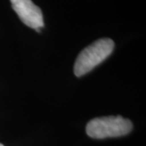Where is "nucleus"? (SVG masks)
I'll list each match as a JSON object with an SVG mask.
<instances>
[{
    "instance_id": "1",
    "label": "nucleus",
    "mask_w": 146,
    "mask_h": 146,
    "mask_svg": "<svg viewBox=\"0 0 146 146\" xmlns=\"http://www.w3.org/2000/svg\"><path fill=\"white\" fill-rule=\"evenodd\" d=\"M114 47L115 43L111 39L101 38L84 48L76 60L75 75L79 77L89 72L109 56Z\"/></svg>"
},
{
    "instance_id": "2",
    "label": "nucleus",
    "mask_w": 146,
    "mask_h": 146,
    "mask_svg": "<svg viewBox=\"0 0 146 146\" xmlns=\"http://www.w3.org/2000/svg\"><path fill=\"white\" fill-rule=\"evenodd\" d=\"M132 123L122 116L95 118L86 126V133L94 139L125 136L132 130Z\"/></svg>"
},
{
    "instance_id": "3",
    "label": "nucleus",
    "mask_w": 146,
    "mask_h": 146,
    "mask_svg": "<svg viewBox=\"0 0 146 146\" xmlns=\"http://www.w3.org/2000/svg\"><path fill=\"white\" fill-rule=\"evenodd\" d=\"M13 10L20 17L21 21L40 33L44 27V21L42 10L35 5L32 0H10Z\"/></svg>"
},
{
    "instance_id": "4",
    "label": "nucleus",
    "mask_w": 146,
    "mask_h": 146,
    "mask_svg": "<svg viewBox=\"0 0 146 146\" xmlns=\"http://www.w3.org/2000/svg\"><path fill=\"white\" fill-rule=\"evenodd\" d=\"M0 146H3V145H2V144H0Z\"/></svg>"
}]
</instances>
